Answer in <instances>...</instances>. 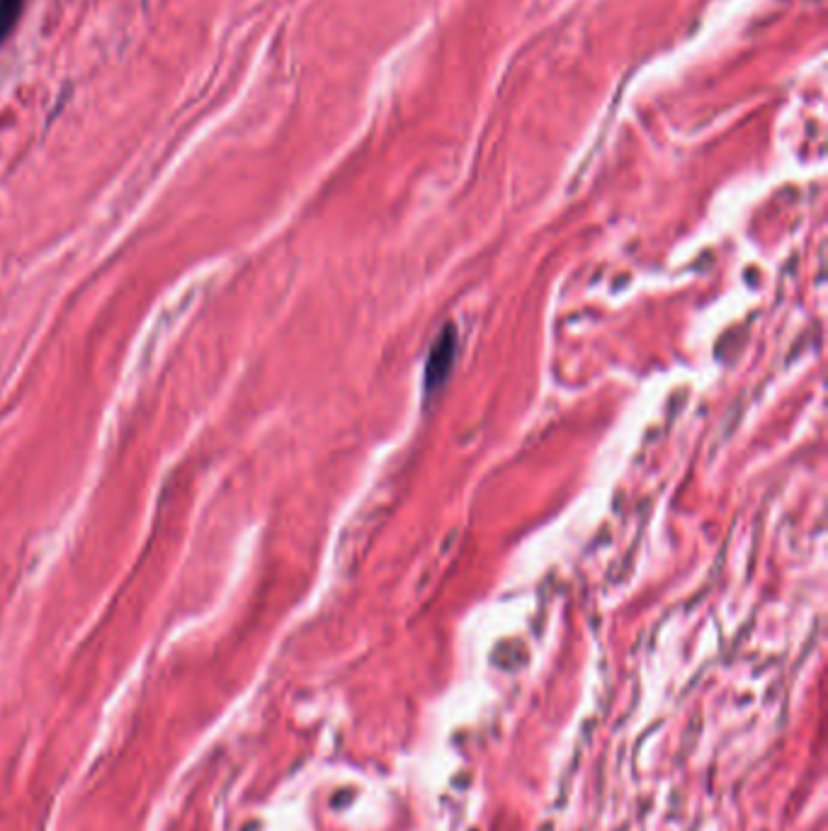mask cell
Masks as SVG:
<instances>
[{
  "mask_svg": "<svg viewBox=\"0 0 828 831\" xmlns=\"http://www.w3.org/2000/svg\"><path fill=\"white\" fill-rule=\"evenodd\" d=\"M455 348L457 343L455 338H452V333H445V336H440V341L435 343V348L430 350L428 367H425V384H428V387L445 380L447 370H450L452 365V358H455Z\"/></svg>",
  "mask_w": 828,
  "mask_h": 831,
  "instance_id": "obj_1",
  "label": "cell"
},
{
  "mask_svg": "<svg viewBox=\"0 0 828 831\" xmlns=\"http://www.w3.org/2000/svg\"><path fill=\"white\" fill-rule=\"evenodd\" d=\"M22 8H25V0H0V44H3L5 39L10 37V32L17 27Z\"/></svg>",
  "mask_w": 828,
  "mask_h": 831,
  "instance_id": "obj_2",
  "label": "cell"
}]
</instances>
